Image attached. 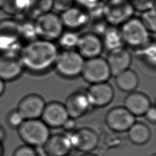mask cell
<instances>
[{
  "mask_svg": "<svg viewBox=\"0 0 156 156\" xmlns=\"http://www.w3.org/2000/svg\"><path fill=\"white\" fill-rule=\"evenodd\" d=\"M58 54V48L53 41L40 38L23 46L19 56L24 69L40 73L54 65Z\"/></svg>",
  "mask_w": 156,
  "mask_h": 156,
  "instance_id": "obj_1",
  "label": "cell"
},
{
  "mask_svg": "<svg viewBox=\"0 0 156 156\" xmlns=\"http://www.w3.org/2000/svg\"><path fill=\"white\" fill-rule=\"evenodd\" d=\"M17 129L26 144L35 148L43 147L50 136L49 127L40 119H25Z\"/></svg>",
  "mask_w": 156,
  "mask_h": 156,
  "instance_id": "obj_2",
  "label": "cell"
},
{
  "mask_svg": "<svg viewBox=\"0 0 156 156\" xmlns=\"http://www.w3.org/2000/svg\"><path fill=\"white\" fill-rule=\"evenodd\" d=\"M135 9L130 0H108L102 5V16L108 25L121 26L132 18Z\"/></svg>",
  "mask_w": 156,
  "mask_h": 156,
  "instance_id": "obj_3",
  "label": "cell"
},
{
  "mask_svg": "<svg viewBox=\"0 0 156 156\" xmlns=\"http://www.w3.org/2000/svg\"><path fill=\"white\" fill-rule=\"evenodd\" d=\"M124 43L139 49L150 42V32L140 18H131L119 29Z\"/></svg>",
  "mask_w": 156,
  "mask_h": 156,
  "instance_id": "obj_4",
  "label": "cell"
},
{
  "mask_svg": "<svg viewBox=\"0 0 156 156\" xmlns=\"http://www.w3.org/2000/svg\"><path fill=\"white\" fill-rule=\"evenodd\" d=\"M21 46V23L12 18L0 20V51L19 53Z\"/></svg>",
  "mask_w": 156,
  "mask_h": 156,
  "instance_id": "obj_5",
  "label": "cell"
},
{
  "mask_svg": "<svg viewBox=\"0 0 156 156\" xmlns=\"http://www.w3.org/2000/svg\"><path fill=\"white\" fill-rule=\"evenodd\" d=\"M34 24L37 36L40 39L53 41L58 40L64 32L60 16L52 12L35 18Z\"/></svg>",
  "mask_w": 156,
  "mask_h": 156,
  "instance_id": "obj_6",
  "label": "cell"
},
{
  "mask_svg": "<svg viewBox=\"0 0 156 156\" xmlns=\"http://www.w3.org/2000/svg\"><path fill=\"white\" fill-rule=\"evenodd\" d=\"M84 63V58L77 51L69 49L58 54L54 66L60 75L73 78L81 74Z\"/></svg>",
  "mask_w": 156,
  "mask_h": 156,
  "instance_id": "obj_7",
  "label": "cell"
},
{
  "mask_svg": "<svg viewBox=\"0 0 156 156\" xmlns=\"http://www.w3.org/2000/svg\"><path fill=\"white\" fill-rule=\"evenodd\" d=\"M81 74L91 84L105 82L112 76L106 59L100 56L85 61Z\"/></svg>",
  "mask_w": 156,
  "mask_h": 156,
  "instance_id": "obj_8",
  "label": "cell"
},
{
  "mask_svg": "<svg viewBox=\"0 0 156 156\" xmlns=\"http://www.w3.org/2000/svg\"><path fill=\"white\" fill-rule=\"evenodd\" d=\"M24 70L19 53L0 51V79L4 82L15 80Z\"/></svg>",
  "mask_w": 156,
  "mask_h": 156,
  "instance_id": "obj_9",
  "label": "cell"
},
{
  "mask_svg": "<svg viewBox=\"0 0 156 156\" xmlns=\"http://www.w3.org/2000/svg\"><path fill=\"white\" fill-rule=\"evenodd\" d=\"M72 147L79 151L88 153L96 149L99 143L98 134L89 128H80L66 134Z\"/></svg>",
  "mask_w": 156,
  "mask_h": 156,
  "instance_id": "obj_10",
  "label": "cell"
},
{
  "mask_svg": "<svg viewBox=\"0 0 156 156\" xmlns=\"http://www.w3.org/2000/svg\"><path fill=\"white\" fill-rule=\"evenodd\" d=\"M107 126L115 132H127L135 123V116L124 107H116L110 110L106 115Z\"/></svg>",
  "mask_w": 156,
  "mask_h": 156,
  "instance_id": "obj_11",
  "label": "cell"
},
{
  "mask_svg": "<svg viewBox=\"0 0 156 156\" xmlns=\"http://www.w3.org/2000/svg\"><path fill=\"white\" fill-rule=\"evenodd\" d=\"M60 16L64 27L74 32L83 29L90 23L88 10L79 5H73Z\"/></svg>",
  "mask_w": 156,
  "mask_h": 156,
  "instance_id": "obj_12",
  "label": "cell"
},
{
  "mask_svg": "<svg viewBox=\"0 0 156 156\" xmlns=\"http://www.w3.org/2000/svg\"><path fill=\"white\" fill-rule=\"evenodd\" d=\"M91 106L102 107L111 102L114 97V90L105 82L91 84L85 93Z\"/></svg>",
  "mask_w": 156,
  "mask_h": 156,
  "instance_id": "obj_13",
  "label": "cell"
},
{
  "mask_svg": "<svg viewBox=\"0 0 156 156\" xmlns=\"http://www.w3.org/2000/svg\"><path fill=\"white\" fill-rule=\"evenodd\" d=\"M76 48L83 58L88 59L99 57L104 46L100 36L91 32L79 36Z\"/></svg>",
  "mask_w": 156,
  "mask_h": 156,
  "instance_id": "obj_14",
  "label": "cell"
},
{
  "mask_svg": "<svg viewBox=\"0 0 156 156\" xmlns=\"http://www.w3.org/2000/svg\"><path fill=\"white\" fill-rule=\"evenodd\" d=\"M45 105L42 97L38 94H31L21 100L16 109L24 119H39L41 116Z\"/></svg>",
  "mask_w": 156,
  "mask_h": 156,
  "instance_id": "obj_15",
  "label": "cell"
},
{
  "mask_svg": "<svg viewBox=\"0 0 156 156\" xmlns=\"http://www.w3.org/2000/svg\"><path fill=\"white\" fill-rule=\"evenodd\" d=\"M69 118L65 105L59 102H51L45 105L41 120L49 127H60Z\"/></svg>",
  "mask_w": 156,
  "mask_h": 156,
  "instance_id": "obj_16",
  "label": "cell"
},
{
  "mask_svg": "<svg viewBox=\"0 0 156 156\" xmlns=\"http://www.w3.org/2000/svg\"><path fill=\"white\" fill-rule=\"evenodd\" d=\"M106 60L111 75L116 76L129 68L132 62V55L127 49L122 47L109 52Z\"/></svg>",
  "mask_w": 156,
  "mask_h": 156,
  "instance_id": "obj_17",
  "label": "cell"
},
{
  "mask_svg": "<svg viewBox=\"0 0 156 156\" xmlns=\"http://www.w3.org/2000/svg\"><path fill=\"white\" fill-rule=\"evenodd\" d=\"M43 148L50 156H65L73 149L67 135L63 134L50 135Z\"/></svg>",
  "mask_w": 156,
  "mask_h": 156,
  "instance_id": "obj_18",
  "label": "cell"
},
{
  "mask_svg": "<svg viewBox=\"0 0 156 156\" xmlns=\"http://www.w3.org/2000/svg\"><path fill=\"white\" fill-rule=\"evenodd\" d=\"M64 105L69 117L74 119L83 116L91 106L85 93L80 92L71 94Z\"/></svg>",
  "mask_w": 156,
  "mask_h": 156,
  "instance_id": "obj_19",
  "label": "cell"
},
{
  "mask_svg": "<svg viewBox=\"0 0 156 156\" xmlns=\"http://www.w3.org/2000/svg\"><path fill=\"white\" fill-rule=\"evenodd\" d=\"M151 105L148 96L141 92L132 91L124 101V107L135 116L144 115Z\"/></svg>",
  "mask_w": 156,
  "mask_h": 156,
  "instance_id": "obj_20",
  "label": "cell"
},
{
  "mask_svg": "<svg viewBox=\"0 0 156 156\" xmlns=\"http://www.w3.org/2000/svg\"><path fill=\"white\" fill-rule=\"evenodd\" d=\"M127 132L130 141L136 145L146 144L149 141L151 136L149 127L141 122H135Z\"/></svg>",
  "mask_w": 156,
  "mask_h": 156,
  "instance_id": "obj_21",
  "label": "cell"
},
{
  "mask_svg": "<svg viewBox=\"0 0 156 156\" xmlns=\"http://www.w3.org/2000/svg\"><path fill=\"white\" fill-rule=\"evenodd\" d=\"M104 48L108 52L121 48L123 47V40L120 30L116 27L108 26L102 35L101 38Z\"/></svg>",
  "mask_w": 156,
  "mask_h": 156,
  "instance_id": "obj_22",
  "label": "cell"
},
{
  "mask_svg": "<svg viewBox=\"0 0 156 156\" xmlns=\"http://www.w3.org/2000/svg\"><path fill=\"white\" fill-rule=\"evenodd\" d=\"M115 83L117 87L125 92H132L137 87L139 79L136 73L127 69L115 76Z\"/></svg>",
  "mask_w": 156,
  "mask_h": 156,
  "instance_id": "obj_23",
  "label": "cell"
},
{
  "mask_svg": "<svg viewBox=\"0 0 156 156\" xmlns=\"http://www.w3.org/2000/svg\"><path fill=\"white\" fill-rule=\"evenodd\" d=\"M53 5L54 0H30L26 13L35 19L41 15L51 12Z\"/></svg>",
  "mask_w": 156,
  "mask_h": 156,
  "instance_id": "obj_24",
  "label": "cell"
},
{
  "mask_svg": "<svg viewBox=\"0 0 156 156\" xmlns=\"http://www.w3.org/2000/svg\"><path fill=\"white\" fill-rule=\"evenodd\" d=\"M79 36L76 32L68 30L63 32L58 38L59 44L65 50L73 49L76 48Z\"/></svg>",
  "mask_w": 156,
  "mask_h": 156,
  "instance_id": "obj_25",
  "label": "cell"
},
{
  "mask_svg": "<svg viewBox=\"0 0 156 156\" xmlns=\"http://www.w3.org/2000/svg\"><path fill=\"white\" fill-rule=\"evenodd\" d=\"M140 20L147 28V29L152 33H155L156 30V15L155 8L151 9L147 11L142 12Z\"/></svg>",
  "mask_w": 156,
  "mask_h": 156,
  "instance_id": "obj_26",
  "label": "cell"
},
{
  "mask_svg": "<svg viewBox=\"0 0 156 156\" xmlns=\"http://www.w3.org/2000/svg\"><path fill=\"white\" fill-rule=\"evenodd\" d=\"M139 54L151 65L154 66L156 60V49L154 43L151 41L145 46L138 49Z\"/></svg>",
  "mask_w": 156,
  "mask_h": 156,
  "instance_id": "obj_27",
  "label": "cell"
},
{
  "mask_svg": "<svg viewBox=\"0 0 156 156\" xmlns=\"http://www.w3.org/2000/svg\"><path fill=\"white\" fill-rule=\"evenodd\" d=\"M37 36L36 34L34 22L26 21L21 23V40H24L27 41L26 43L37 39Z\"/></svg>",
  "mask_w": 156,
  "mask_h": 156,
  "instance_id": "obj_28",
  "label": "cell"
},
{
  "mask_svg": "<svg viewBox=\"0 0 156 156\" xmlns=\"http://www.w3.org/2000/svg\"><path fill=\"white\" fill-rule=\"evenodd\" d=\"M24 120L17 109L10 111L7 116V124L12 129H18Z\"/></svg>",
  "mask_w": 156,
  "mask_h": 156,
  "instance_id": "obj_29",
  "label": "cell"
},
{
  "mask_svg": "<svg viewBox=\"0 0 156 156\" xmlns=\"http://www.w3.org/2000/svg\"><path fill=\"white\" fill-rule=\"evenodd\" d=\"M135 10L143 12L155 8V0H130Z\"/></svg>",
  "mask_w": 156,
  "mask_h": 156,
  "instance_id": "obj_30",
  "label": "cell"
},
{
  "mask_svg": "<svg viewBox=\"0 0 156 156\" xmlns=\"http://www.w3.org/2000/svg\"><path fill=\"white\" fill-rule=\"evenodd\" d=\"M13 156H38V154L35 147L25 144L16 148Z\"/></svg>",
  "mask_w": 156,
  "mask_h": 156,
  "instance_id": "obj_31",
  "label": "cell"
},
{
  "mask_svg": "<svg viewBox=\"0 0 156 156\" xmlns=\"http://www.w3.org/2000/svg\"><path fill=\"white\" fill-rule=\"evenodd\" d=\"M74 1L75 0H54L53 9L62 13L74 5Z\"/></svg>",
  "mask_w": 156,
  "mask_h": 156,
  "instance_id": "obj_32",
  "label": "cell"
},
{
  "mask_svg": "<svg viewBox=\"0 0 156 156\" xmlns=\"http://www.w3.org/2000/svg\"><path fill=\"white\" fill-rule=\"evenodd\" d=\"M144 115L149 122L155 123L156 121V109L155 107L151 105Z\"/></svg>",
  "mask_w": 156,
  "mask_h": 156,
  "instance_id": "obj_33",
  "label": "cell"
},
{
  "mask_svg": "<svg viewBox=\"0 0 156 156\" xmlns=\"http://www.w3.org/2000/svg\"><path fill=\"white\" fill-rule=\"evenodd\" d=\"M76 126V119L69 117L66 120V121L64 122V124H63L62 127H63V129L67 131L68 132H71V131L75 130Z\"/></svg>",
  "mask_w": 156,
  "mask_h": 156,
  "instance_id": "obj_34",
  "label": "cell"
},
{
  "mask_svg": "<svg viewBox=\"0 0 156 156\" xmlns=\"http://www.w3.org/2000/svg\"><path fill=\"white\" fill-rule=\"evenodd\" d=\"M6 138V132L5 129L0 124V141L4 142Z\"/></svg>",
  "mask_w": 156,
  "mask_h": 156,
  "instance_id": "obj_35",
  "label": "cell"
},
{
  "mask_svg": "<svg viewBox=\"0 0 156 156\" xmlns=\"http://www.w3.org/2000/svg\"><path fill=\"white\" fill-rule=\"evenodd\" d=\"M5 89V82L0 79V96L4 93Z\"/></svg>",
  "mask_w": 156,
  "mask_h": 156,
  "instance_id": "obj_36",
  "label": "cell"
},
{
  "mask_svg": "<svg viewBox=\"0 0 156 156\" xmlns=\"http://www.w3.org/2000/svg\"><path fill=\"white\" fill-rule=\"evenodd\" d=\"M36 148H37V147H36ZM38 148L40 149L39 151L36 149L37 152L38 156H50L49 154H48L44 151L43 147H38Z\"/></svg>",
  "mask_w": 156,
  "mask_h": 156,
  "instance_id": "obj_37",
  "label": "cell"
},
{
  "mask_svg": "<svg viewBox=\"0 0 156 156\" xmlns=\"http://www.w3.org/2000/svg\"><path fill=\"white\" fill-rule=\"evenodd\" d=\"M4 154V147L3 143L0 141V156H3Z\"/></svg>",
  "mask_w": 156,
  "mask_h": 156,
  "instance_id": "obj_38",
  "label": "cell"
},
{
  "mask_svg": "<svg viewBox=\"0 0 156 156\" xmlns=\"http://www.w3.org/2000/svg\"><path fill=\"white\" fill-rule=\"evenodd\" d=\"M80 156H98V155L93 154H90V153H85L84 154H83Z\"/></svg>",
  "mask_w": 156,
  "mask_h": 156,
  "instance_id": "obj_39",
  "label": "cell"
},
{
  "mask_svg": "<svg viewBox=\"0 0 156 156\" xmlns=\"http://www.w3.org/2000/svg\"><path fill=\"white\" fill-rule=\"evenodd\" d=\"M4 0H0V10H2V5H3V4H4Z\"/></svg>",
  "mask_w": 156,
  "mask_h": 156,
  "instance_id": "obj_40",
  "label": "cell"
},
{
  "mask_svg": "<svg viewBox=\"0 0 156 156\" xmlns=\"http://www.w3.org/2000/svg\"><path fill=\"white\" fill-rule=\"evenodd\" d=\"M151 156H156V155H155V154H152Z\"/></svg>",
  "mask_w": 156,
  "mask_h": 156,
  "instance_id": "obj_41",
  "label": "cell"
},
{
  "mask_svg": "<svg viewBox=\"0 0 156 156\" xmlns=\"http://www.w3.org/2000/svg\"><path fill=\"white\" fill-rule=\"evenodd\" d=\"M65 156H72V155H70L68 154V155H65Z\"/></svg>",
  "mask_w": 156,
  "mask_h": 156,
  "instance_id": "obj_42",
  "label": "cell"
}]
</instances>
